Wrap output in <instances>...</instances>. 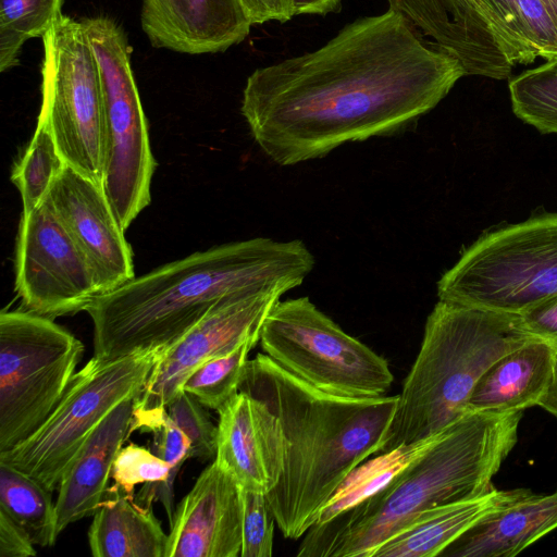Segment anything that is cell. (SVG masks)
<instances>
[{
	"mask_svg": "<svg viewBox=\"0 0 557 557\" xmlns=\"http://www.w3.org/2000/svg\"><path fill=\"white\" fill-rule=\"evenodd\" d=\"M164 348L104 359L94 356L70 382L58 406L29 437L0 453V461L50 492L90 433L120 403L138 397Z\"/></svg>",
	"mask_w": 557,
	"mask_h": 557,
	"instance_id": "obj_7",
	"label": "cell"
},
{
	"mask_svg": "<svg viewBox=\"0 0 557 557\" xmlns=\"http://www.w3.org/2000/svg\"><path fill=\"white\" fill-rule=\"evenodd\" d=\"M466 75L505 79L517 65L513 52L483 0H387Z\"/></svg>",
	"mask_w": 557,
	"mask_h": 557,
	"instance_id": "obj_14",
	"label": "cell"
},
{
	"mask_svg": "<svg viewBox=\"0 0 557 557\" xmlns=\"http://www.w3.org/2000/svg\"><path fill=\"white\" fill-rule=\"evenodd\" d=\"M218 413L214 460L243 490L267 495L281 479L287 451L278 418L264 403L243 392Z\"/></svg>",
	"mask_w": 557,
	"mask_h": 557,
	"instance_id": "obj_17",
	"label": "cell"
},
{
	"mask_svg": "<svg viewBox=\"0 0 557 557\" xmlns=\"http://www.w3.org/2000/svg\"><path fill=\"white\" fill-rule=\"evenodd\" d=\"M556 349L539 338L497 359L479 379L466 412H515L539 405L553 374Z\"/></svg>",
	"mask_w": 557,
	"mask_h": 557,
	"instance_id": "obj_21",
	"label": "cell"
},
{
	"mask_svg": "<svg viewBox=\"0 0 557 557\" xmlns=\"http://www.w3.org/2000/svg\"><path fill=\"white\" fill-rule=\"evenodd\" d=\"M46 199L89 262L100 295L135 277L132 248L100 185L65 164Z\"/></svg>",
	"mask_w": 557,
	"mask_h": 557,
	"instance_id": "obj_15",
	"label": "cell"
},
{
	"mask_svg": "<svg viewBox=\"0 0 557 557\" xmlns=\"http://www.w3.org/2000/svg\"><path fill=\"white\" fill-rule=\"evenodd\" d=\"M466 76L400 13L358 17L322 47L258 67L240 111L278 165L413 125Z\"/></svg>",
	"mask_w": 557,
	"mask_h": 557,
	"instance_id": "obj_1",
	"label": "cell"
},
{
	"mask_svg": "<svg viewBox=\"0 0 557 557\" xmlns=\"http://www.w3.org/2000/svg\"><path fill=\"white\" fill-rule=\"evenodd\" d=\"M513 52L516 64L557 57V22L543 0H483Z\"/></svg>",
	"mask_w": 557,
	"mask_h": 557,
	"instance_id": "obj_24",
	"label": "cell"
},
{
	"mask_svg": "<svg viewBox=\"0 0 557 557\" xmlns=\"http://www.w3.org/2000/svg\"><path fill=\"white\" fill-rule=\"evenodd\" d=\"M242 499L243 543L240 557L272 556L275 520L265 494L242 488Z\"/></svg>",
	"mask_w": 557,
	"mask_h": 557,
	"instance_id": "obj_33",
	"label": "cell"
},
{
	"mask_svg": "<svg viewBox=\"0 0 557 557\" xmlns=\"http://www.w3.org/2000/svg\"><path fill=\"white\" fill-rule=\"evenodd\" d=\"M515 115L542 134H557V57L509 81Z\"/></svg>",
	"mask_w": 557,
	"mask_h": 557,
	"instance_id": "obj_27",
	"label": "cell"
},
{
	"mask_svg": "<svg viewBox=\"0 0 557 557\" xmlns=\"http://www.w3.org/2000/svg\"><path fill=\"white\" fill-rule=\"evenodd\" d=\"M38 122L64 162L102 188L104 116L99 65L82 21L61 15L41 38Z\"/></svg>",
	"mask_w": 557,
	"mask_h": 557,
	"instance_id": "obj_11",
	"label": "cell"
},
{
	"mask_svg": "<svg viewBox=\"0 0 557 557\" xmlns=\"http://www.w3.org/2000/svg\"><path fill=\"white\" fill-rule=\"evenodd\" d=\"M557 22V0H543Z\"/></svg>",
	"mask_w": 557,
	"mask_h": 557,
	"instance_id": "obj_39",
	"label": "cell"
},
{
	"mask_svg": "<svg viewBox=\"0 0 557 557\" xmlns=\"http://www.w3.org/2000/svg\"><path fill=\"white\" fill-rule=\"evenodd\" d=\"M436 435L416 445L379 455L377 459L361 465V468L359 466L325 505L315 523L329 521L376 492L395 473L419 455Z\"/></svg>",
	"mask_w": 557,
	"mask_h": 557,
	"instance_id": "obj_29",
	"label": "cell"
},
{
	"mask_svg": "<svg viewBox=\"0 0 557 557\" xmlns=\"http://www.w3.org/2000/svg\"><path fill=\"white\" fill-rule=\"evenodd\" d=\"M537 406L557 418V350L555 352L550 382Z\"/></svg>",
	"mask_w": 557,
	"mask_h": 557,
	"instance_id": "obj_38",
	"label": "cell"
},
{
	"mask_svg": "<svg viewBox=\"0 0 557 557\" xmlns=\"http://www.w3.org/2000/svg\"><path fill=\"white\" fill-rule=\"evenodd\" d=\"M127 398L112 409L87 437L64 472L55 505V533L94 516L104 500L114 459L131 436L135 400Z\"/></svg>",
	"mask_w": 557,
	"mask_h": 557,
	"instance_id": "obj_19",
	"label": "cell"
},
{
	"mask_svg": "<svg viewBox=\"0 0 557 557\" xmlns=\"http://www.w3.org/2000/svg\"><path fill=\"white\" fill-rule=\"evenodd\" d=\"M252 25L267 22L285 23L293 17V0H239Z\"/></svg>",
	"mask_w": 557,
	"mask_h": 557,
	"instance_id": "obj_36",
	"label": "cell"
},
{
	"mask_svg": "<svg viewBox=\"0 0 557 557\" xmlns=\"http://www.w3.org/2000/svg\"><path fill=\"white\" fill-rule=\"evenodd\" d=\"M259 342L287 372L331 395L380 397L393 383L387 361L343 331L308 297L278 300L263 322Z\"/></svg>",
	"mask_w": 557,
	"mask_h": 557,
	"instance_id": "obj_10",
	"label": "cell"
},
{
	"mask_svg": "<svg viewBox=\"0 0 557 557\" xmlns=\"http://www.w3.org/2000/svg\"><path fill=\"white\" fill-rule=\"evenodd\" d=\"M83 343L53 319L0 313V453L36 432L66 392Z\"/></svg>",
	"mask_w": 557,
	"mask_h": 557,
	"instance_id": "obj_8",
	"label": "cell"
},
{
	"mask_svg": "<svg viewBox=\"0 0 557 557\" xmlns=\"http://www.w3.org/2000/svg\"><path fill=\"white\" fill-rule=\"evenodd\" d=\"M557 295V212L482 233L437 282L438 300L521 314Z\"/></svg>",
	"mask_w": 557,
	"mask_h": 557,
	"instance_id": "obj_6",
	"label": "cell"
},
{
	"mask_svg": "<svg viewBox=\"0 0 557 557\" xmlns=\"http://www.w3.org/2000/svg\"><path fill=\"white\" fill-rule=\"evenodd\" d=\"M174 423L190 441V457L201 460L215 458L218 424L206 407L191 394L183 391L166 407Z\"/></svg>",
	"mask_w": 557,
	"mask_h": 557,
	"instance_id": "obj_32",
	"label": "cell"
},
{
	"mask_svg": "<svg viewBox=\"0 0 557 557\" xmlns=\"http://www.w3.org/2000/svg\"><path fill=\"white\" fill-rule=\"evenodd\" d=\"M64 0H0V72L18 64L23 45L42 38L62 15Z\"/></svg>",
	"mask_w": 557,
	"mask_h": 557,
	"instance_id": "obj_26",
	"label": "cell"
},
{
	"mask_svg": "<svg viewBox=\"0 0 557 557\" xmlns=\"http://www.w3.org/2000/svg\"><path fill=\"white\" fill-rule=\"evenodd\" d=\"M135 431L152 434L151 450L166 461L177 476L181 467L190 458V441L170 418L166 408L134 409L131 434Z\"/></svg>",
	"mask_w": 557,
	"mask_h": 557,
	"instance_id": "obj_31",
	"label": "cell"
},
{
	"mask_svg": "<svg viewBox=\"0 0 557 557\" xmlns=\"http://www.w3.org/2000/svg\"><path fill=\"white\" fill-rule=\"evenodd\" d=\"M529 488L491 491L435 507L383 543L372 557H434L485 516L524 496Z\"/></svg>",
	"mask_w": 557,
	"mask_h": 557,
	"instance_id": "obj_22",
	"label": "cell"
},
{
	"mask_svg": "<svg viewBox=\"0 0 557 557\" xmlns=\"http://www.w3.org/2000/svg\"><path fill=\"white\" fill-rule=\"evenodd\" d=\"M140 23L152 47L187 54L226 51L252 26L239 0H143Z\"/></svg>",
	"mask_w": 557,
	"mask_h": 557,
	"instance_id": "obj_18",
	"label": "cell"
},
{
	"mask_svg": "<svg viewBox=\"0 0 557 557\" xmlns=\"http://www.w3.org/2000/svg\"><path fill=\"white\" fill-rule=\"evenodd\" d=\"M28 533L0 508V557H30L36 555Z\"/></svg>",
	"mask_w": 557,
	"mask_h": 557,
	"instance_id": "obj_35",
	"label": "cell"
},
{
	"mask_svg": "<svg viewBox=\"0 0 557 557\" xmlns=\"http://www.w3.org/2000/svg\"><path fill=\"white\" fill-rule=\"evenodd\" d=\"M96 55L104 116L103 194L125 232L150 203L156 168L147 120L134 79L127 37L106 16L82 20Z\"/></svg>",
	"mask_w": 557,
	"mask_h": 557,
	"instance_id": "obj_9",
	"label": "cell"
},
{
	"mask_svg": "<svg viewBox=\"0 0 557 557\" xmlns=\"http://www.w3.org/2000/svg\"><path fill=\"white\" fill-rule=\"evenodd\" d=\"M15 292L23 309L50 319L86 310L100 295L89 262L46 197L22 213Z\"/></svg>",
	"mask_w": 557,
	"mask_h": 557,
	"instance_id": "obj_12",
	"label": "cell"
},
{
	"mask_svg": "<svg viewBox=\"0 0 557 557\" xmlns=\"http://www.w3.org/2000/svg\"><path fill=\"white\" fill-rule=\"evenodd\" d=\"M51 493L24 472L0 461V508L28 533L35 545L52 546L58 537Z\"/></svg>",
	"mask_w": 557,
	"mask_h": 557,
	"instance_id": "obj_25",
	"label": "cell"
},
{
	"mask_svg": "<svg viewBox=\"0 0 557 557\" xmlns=\"http://www.w3.org/2000/svg\"><path fill=\"white\" fill-rule=\"evenodd\" d=\"M65 164L50 131L44 123L37 122L29 145L11 175L12 183L21 194L23 213L42 202Z\"/></svg>",
	"mask_w": 557,
	"mask_h": 557,
	"instance_id": "obj_28",
	"label": "cell"
},
{
	"mask_svg": "<svg viewBox=\"0 0 557 557\" xmlns=\"http://www.w3.org/2000/svg\"><path fill=\"white\" fill-rule=\"evenodd\" d=\"M242 488L214 460L175 508L165 557H240Z\"/></svg>",
	"mask_w": 557,
	"mask_h": 557,
	"instance_id": "obj_16",
	"label": "cell"
},
{
	"mask_svg": "<svg viewBox=\"0 0 557 557\" xmlns=\"http://www.w3.org/2000/svg\"><path fill=\"white\" fill-rule=\"evenodd\" d=\"M278 418L287 442L283 472L265 495L282 534L299 539L347 478L380 455L398 395L348 398L324 393L265 354L248 359L238 386Z\"/></svg>",
	"mask_w": 557,
	"mask_h": 557,
	"instance_id": "obj_3",
	"label": "cell"
},
{
	"mask_svg": "<svg viewBox=\"0 0 557 557\" xmlns=\"http://www.w3.org/2000/svg\"><path fill=\"white\" fill-rule=\"evenodd\" d=\"M533 338L520 314L438 300L426 319L380 455L423 442L467 413L483 373Z\"/></svg>",
	"mask_w": 557,
	"mask_h": 557,
	"instance_id": "obj_5",
	"label": "cell"
},
{
	"mask_svg": "<svg viewBox=\"0 0 557 557\" xmlns=\"http://www.w3.org/2000/svg\"><path fill=\"white\" fill-rule=\"evenodd\" d=\"M92 516L88 545L95 557H165L168 534L152 505L123 493H108Z\"/></svg>",
	"mask_w": 557,
	"mask_h": 557,
	"instance_id": "obj_23",
	"label": "cell"
},
{
	"mask_svg": "<svg viewBox=\"0 0 557 557\" xmlns=\"http://www.w3.org/2000/svg\"><path fill=\"white\" fill-rule=\"evenodd\" d=\"M282 295L262 292L227 300L164 348L152 368L135 409L166 407L188 376L206 361L225 356L249 338H259L263 322Z\"/></svg>",
	"mask_w": 557,
	"mask_h": 557,
	"instance_id": "obj_13",
	"label": "cell"
},
{
	"mask_svg": "<svg viewBox=\"0 0 557 557\" xmlns=\"http://www.w3.org/2000/svg\"><path fill=\"white\" fill-rule=\"evenodd\" d=\"M523 411L467 412L376 492L313 524L298 557H372L425 511L482 495L513 449Z\"/></svg>",
	"mask_w": 557,
	"mask_h": 557,
	"instance_id": "obj_4",
	"label": "cell"
},
{
	"mask_svg": "<svg viewBox=\"0 0 557 557\" xmlns=\"http://www.w3.org/2000/svg\"><path fill=\"white\" fill-rule=\"evenodd\" d=\"M343 0H293L294 15H326L338 12Z\"/></svg>",
	"mask_w": 557,
	"mask_h": 557,
	"instance_id": "obj_37",
	"label": "cell"
},
{
	"mask_svg": "<svg viewBox=\"0 0 557 557\" xmlns=\"http://www.w3.org/2000/svg\"><path fill=\"white\" fill-rule=\"evenodd\" d=\"M527 332L557 350V295L520 314Z\"/></svg>",
	"mask_w": 557,
	"mask_h": 557,
	"instance_id": "obj_34",
	"label": "cell"
},
{
	"mask_svg": "<svg viewBox=\"0 0 557 557\" xmlns=\"http://www.w3.org/2000/svg\"><path fill=\"white\" fill-rule=\"evenodd\" d=\"M258 342L259 338H249L232 352L206 361L185 381L184 391L195 396L206 408L218 411L238 393L249 351Z\"/></svg>",
	"mask_w": 557,
	"mask_h": 557,
	"instance_id": "obj_30",
	"label": "cell"
},
{
	"mask_svg": "<svg viewBox=\"0 0 557 557\" xmlns=\"http://www.w3.org/2000/svg\"><path fill=\"white\" fill-rule=\"evenodd\" d=\"M557 529V490L521 498L485 516L441 556L512 557Z\"/></svg>",
	"mask_w": 557,
	"mask_h": 557,
	"instance_id": "obj_20",
	"label": "cell"
},
{
	"mask_svg": "<svg viewBox=\"0 0 557 557\" xmlns=\"http://www.w3.org/2000/svg\"><path fill=\"white\" fill-rule=\"evenodd\" d=\"M314 263L299 239L257 237L164 264L87 307L94 356L113 359L166 348L227 300L262 292L283 295L301 285Z\"/></svg>",
	"mask_w": 557,
	"mask_h": 557,
	"instance_id": "obj_2",
	"label": "cell"
}]
</instances>
